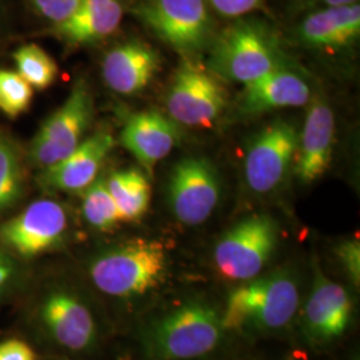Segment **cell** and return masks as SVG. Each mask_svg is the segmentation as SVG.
Masks as SVG:
<instances>
[{
  "mask_svg": "<svg viewBox=\"0 0 360 360\" xmlns=\"http://www.w3.org/2000/svg\"><path fill=\"white\" fill-rule=\"evenodd\" d=\"M34 99V89L16 71L0 68V111L15 119L25 114Z\"/></svg>",
  "mask_w": 360,
  "mask_h": 360,
  "instance_id": "d4e9b609",
  "label": "cell"
},
{
  "mask_svg": "<svg viewBox=\"0 0 360 360\" xmlns=\"http://www.w3.org/2000/svg\"><path fill=\"white\" fill-rule=\"evenodd\" d=\"M23 193V168L15 143L0 132V214L19 200Z\"/></svg>",
  "mask_w": 360,
  "mask_h": 360,
  "instance_id": "603a6c76",
  "label": "cell"
},
{
  "mask_svg": "<svg viewBox=\"0 0 360 360\" xmlns=\"http://www.w3.org/2000/svg\"><path fill=\"white\" fill-rule=\"evenodd\" d=\"M352 300L345 287L330 281L316 267L312 291L304 307L307 334L319 342L339 338L347 330Z\"/></svg>",
  "mask_w": 360,
  "mask_h": 360,
  "instance_id": "5bb4252c",
  "label": "cell"
},
{
  "mask_svg": "<svg viewBox=\"0 0 360 360\" xmlns=\"http://www.w3.org/2000/svg\"><path fill=\"white\" fill-rule=\"evenodd\" d=\"M68 215L52 199H39L0 227V242L19 257H39L65 240Z\"/></svg>",
  "mask_w": 360,
  "mask_h": 360,
  "instance_id": "9c48e42d",
  "label": "cell"
},
{
  "mask_svg": "<svg viewBox=\"0 0 360 360\" xmlns=\"http://www.w3.org/2000/svg\"><path fill=\"white\" fill-rule=\"evenodd\" d=\"M122 19L119 0H83L70 19L52 25L51 34L71 46L92 44L114 34Z\"/></svg>",
  "mask_w": 360,
  "mask_h": 360,
  "instance_id": "d6986e66",
  "label": "cell"
},
{
  "mask_svg": "<svg viewBox=\"0 0 360 360\" xmlns=\"http://www.w3.org/2000/svg\"><path fill=\"white\" fill-rule=\"evenodd\" d=\"M221 79L191 62L176 70L167 92L169 117L187 127H206L214 123L227 103Z\"/></svg>",
  "mask_w": 360,
  "mask_h": 360,
  "instance_id": "ba28073f",
  "label": "cell"
},
{
  "mask_svg": "<svg viewBox=\"0 0 360 360\" xmlns=\"http://www.w3.org/2000/svg\"><path fill=\"white\" fill-rule=\"evenodd\" d=\"M18 275V267L13 260L4 252H0V299L6 295L13 285Z\"/></svg>",
  "mask_w": 360,
  "mask_h": 360,
  "instance_id": "f546056e",
  "label": "cell"
},
{
  "mask_svg": "<svg viewBox=\"0 0 360 360\" xmlns=\"http://www.w3.org/2000/svg\"><path fill=\"white\" fill-rule=\"evenodd\" d=\"M114 146L115 139L110 131H98L80 143L65 159L44 168L39 181L51 191L83 193L98 179L104 160Z\"/></svg>",
  "mask_w": 360,
  "mask_h": 360,
  "instance_id": "7c38bea8",
  "label": "cell"
},
{
  "mask_svg": "<svg viewBox=\"0 0 360 360\" xmlns=\"http://www.w3.org/2000/svg\"><path fill=\"white\" fill-rule=\"evenodd\" d=\"M334 138V112L322 99H316L309 105L302 135L297 138V179L303 183H312L322 178L331 165Z\"/></svg>",
  "mask_w": 360,
  "mask_h": 360,
  "instance_id": "4fadbf2b",
  "label": "cell"
},
{
  "mask_svg": "<svg viewBox=\"0 0 360 360\" xmlns=\"http://www.w3.org/2000/svg\"><path fill=\"white\" fill-rule=\"evenodd\" d=\"M221 335L218 312L205 303L190 302L155 326L148 347L158 359H196L218 347Z\"/></svg>",
  "mask_w": 360,
  "mask_h": 360,
  "instance_id": "277c9868",
  "label": "cell"
},
{
  "mask_svg": "<svg viewBox=\"0 0 360 360\" xmlns=\"http://www.w3.org/2000/svg\"><path fill=\"white\" fill-rule=\"evenodd\" d=\"M94 99L84 80H77L62 107L37 132L28 147V159L37 167H51L71 154L90 127Z\"/></svg>",
  "mask_w": 360,
  "mask_h": 360,
  "instance_id": "52a82bcc",
  "label": "cell"
},
{
  "mask_svg": "<svg viewBox=\"0 0 360 360\" xmlns=\"http://www.w3.org/2000/svg\"><path fill=\"white\" fill-rule=\"evenodd\" d=\"M360 35V6L327 7L309 15L299 27V38L315 49H343Z\"/></svg>",
  "mask_w": 360,
  "mask_h": 360,
  "instance_id": "ffe728a7",
  "label": "cell"
},
{
  "mask_svg": "<svg viewBox=\"0 0 360 360\" xmlns=\"http://www.w3.org/2000/svg\"><path fill=\"white\" fill-rule=\"evenodd\" d=\"M297 307L295 279L276 272L235 288L221 316V326L223 330H279L292 321Z\"/></svg>",
  "mask_w": 360,
  "mask_h": 360,
  "instance_id": "3957f363",
  "label": "cell"
},
{
  "mask_svg": "<svg viewBox=\"0 0 360 360\" xmlns=\"http://www.w3.org/2000/svg\"><path fill=\"white\" fill-rule=\"evenodd\" d=\"M220 183L214 166L205 158H186L176 163L169 175L168 200L180 223H205L217 208Z\"/></svg>",
  "mask_w": 360,
  "mask_h": 360,
  "instance_id": "30bf717a",
  "label": "cell"
},
{
  "mask_svg": "<svg viewBox=\"0 0 360 360\" xmlns=\"http://www.w3.org/2000/svg\"><path fill=\"white\" fill-rule=\"evenodd\" d=\"M295 126L276 120L259 132L247 150L245 176L248 187L257 193H269L281 186L297 147Z\"/></svg>",
  "mask_w": 360,
  "mask_h": 360,
  "instance_id": "8fae6325",
  "label": "cell"
},
{
  "mask_svg": "<svg viewBox=\"0 0 360 360\" xmlns=\"http://www.w3.org/2000/svg\"><path fill=\"white\" fill-rule=\"evenodd\" d=\"M82 212L86 221L99 231H111L122 221L104 179H96L83 191Z\"/></svg>",
  "mask_w": 360,
  "mask_h": 360,
  "instance_id": "cb8c5ba5",
  "label": "cell"
},
{
  "mask_svg": "<svg viewBox=\"0 0 360 360\" xmlns=\"http://www.w3.org/2000/svg\"><path fill=\"white\" fill-rule=\"evenodd\" d=\"M327 7H336V6H347L352 3H359V0H321Z\"/></svg>",
  "mask_w": 360,
  "mask_h": 360,
  "instance_id": "4dcf8cb0",
  "label": "cell"
},
{
  "mask_svg": "<svg viewBox=\"0 0 360 360\" xmlns=\"http://www.w3.org/2000/svg\"><path fill=\"white\" fill-rule=\"evenodd\" d=\"M178 123L158 111L131 116L120 132V143L147 169L153 168L179 142Z\"/></svg>",
  "mask_w": 360,
  "mask_h": 360,
  "instance_id": "2e32d148",
  "label": "cell"
},
{
  "mask_svg": "<svg viewBox=\"0 0 360 360\" xmlns=\"http://www.w3.org/2000/svg\"><path fill=\"white\" fill-rule=\"evenodd\" d=\"M16 72L26 80L34 90L44 91L55 83L59 68L51 55L40 46L31 43L13 52Z\"/></svg>",
  "mask_w": 360,
  "mask_h": 360,
  "instance_id": "7402d4cb",
  "label": "cell"
},
{
  "mask_svg": "<svg viewBox=\"0 0 360 360\" xmlns=\"http://www.w3.org/2000/svg\"><path fill=\"white\" fill-rule=\"evenodd\" d=\"M35 11L50 20L52 25L63 23L70 19L83 3V0H30Z\"/></svg>",
  "mask_w": 360,
  "mask_h": 360,
  "instance_id": "484cf974",
  "label": "cell"
},
{
  "mask_svg": "<svg viewBox=\"0 0 360 360\" xmlns=\"http://www.w3.org/2000/svg\"><path fill=\"white\" fill-rule=\"evenodd\" d=\"M159 67L160 58L153 47L131 40L105 53L102 74L105 84L116 94L135 95L150 84Z\"/></svg>",
  "mask_w": 360,
  "mask_h": 360,
  "instance_id": "e0dca14e",
  "label": "cell"
},
{
  "mask_svg": "<svg viewBox=\"0 0 360 360\" xmlns=\"http://www.w3.org/2000/svg\"><path fill=\"white\" fill-rule=\"evenodd\" d=\"M166 271L167 252L163 243L138 238L95 257L90 266V278L105 295L129 299L158 287Z\"/></svg>",
  "mask_w": 360,
  "mask_h": 360,
  "instance_id": "6da1fadb",
  "label": "cell"
},
{
  "mask_svg": "<svg viewBox=\"0 0 360 360\" xmlns=\"http://www.w3.org/2000/svg\"><path fill=\"white\" fill-rule=\"evenodd\" d=\"M135 15L172 50L193 56L212 43L206 0H143Z\"/></svg>",
  "mask_w": 360,
  "mask_h": 360,
  "instance_id": "5b68a950",
  "label": "cell"
},
{
  "mask_svg": "<svg viewBox=\"0 0 360 360\" xmlns=\"http://www.w3.org/2000/svg\"><path fill=\"white\" fill-rule=\"evenodd\" d=\"M278 232L276 221L264 214L236 223L215 247L214 262L219 274L235 282L255 279L276 248Z\"/></svg>",
  "mask_w": 360,
  "mask_h": 360,
  "instance_id": "8992f818",
  "label": "cell"
},
{
  "mask_svg": "<svg viewBox=\"0 0 360 360\" xmlns=\"http://www.w3.org/2000/svg\"><path fill=\"white\" fill-rule=\"evenodd\" d=\"M284 65L279 43L269 27L257 20H238L212 43L207 67L219 79L245 86Z\"/></svg>",
  "mask_w": 360,
  "mask_h": 360,
  "instance_id": "7a4b0ae2",
  "label": "cell"
},
{
  "mask_svg": "<svg viewBox=\"0 0 360 360\" xmlns=\"http://www.w3.org/2000/svg\"><path fill=\"white\" fill-rule=\"evenodd\" d=\"M0 360H37V358L27 343L11 339L0 343Z\"/></svg>",
  "mask_w": 360,
  "mask_h": 360,
  "instance_id": "f1b7e54d",
  "label": "cell"
},
{
  "mask_svg": "<svg viewBox=\"0 0 360 360\" xmlns=\"http://www.w3.org/2000/svg\"><path fill=\"white\" fill-rule=\"evenodd\" d=\"M309 96L307 82L284 65L245 84L239 96V110L245 115H257L278 108L302 107L309 103Z\"/></svg>",
  "mask_w": 360,
  "mask_h": 360,
  "instance_id": "ac0fdd59",
  "label": "cell"
},
{
  "mask_svg": "<svg viewBox=\"0 0 360 360\" xmlns=\"http://www.w3.org/2000/svg\"><path fill=\"white\" fill-rule=\"evenodd\" d=\"M207 3L224 18H240L254 13L263 6V0H206Z\"/></svg>",
  "mask_w": 360,
  "mask_h": 360,
  "instance_id": "83f0119b",
  "label": "cell"
},
{
  "mask_svg": "<svg viewBox=\"0 0 360 360\" xmlns=\"http://www.w3.org/2000/svg\"><path fill=\"white\" fill-rule=\"evenodd\" d=\"M105 183L122 221H136L146 215L151 202V186L141 171H116Z\"/></svg>",
  "mask_w": 360,
  "mask_h": 360,
  "instance_id": "44dd1931",
  "label": "cell"
},
{
  "mask_svg": "<svg viewBox=\"0 0 360 360\" xmlns=\"http://www.w3.org/2000/svg\"><path fill=\"white\" fill-rule=\"evenodd\" d=\"M40 319L52 339L67 349L83 351L95 342L96 327L90 309L65 291H55L44 299Z\"/></svg>",
  "mask_w": 360,
  "mask_h": 360,
  "instance_id": "9a60e30c",
  "label": "cell"
},
{
  "mask_svg": "<svg viewBox=\"0 0 360 360\" xmlns=\"http://www.w3.org/2000/svg\"><path fill=\"white\" fill-rule=\"evenodd\" d=\"M335 254L342 264L343 270L349 278L352 284L359 288L360 284V242L359 239L352 238L340 242L335 248Z\"/></svg>",
  "mask_w": 360,
  "mask_h": 360,
  "instance_id": "4316f807",
  "label": "cell"
}]
</instances>
